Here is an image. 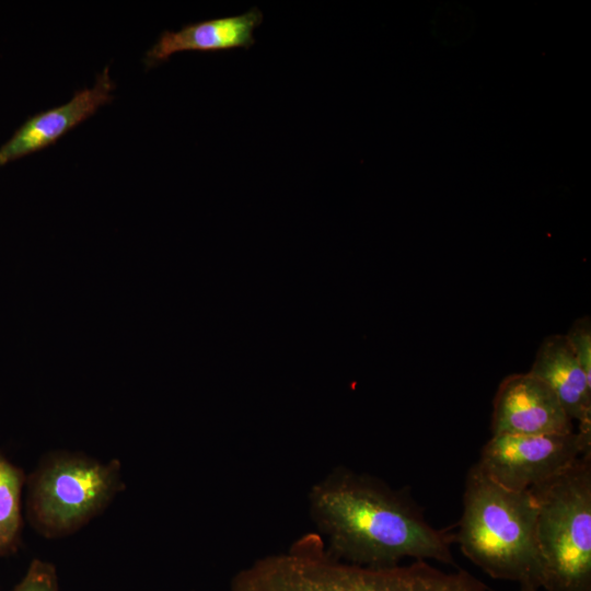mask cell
Segmentation results:
<instances>
[{
	"instance_id": "1",
	"label": "cell",
	"mask_w": 591,
	"mask_h": 591,
	"mask_svg": "<svg viewBox=\"0 0 591 591\" xmlns=\"http://www.w3.org/2000/svg\"><path fill=\"white\" fill-rule=\"evenodd\" d=\"M312 520L335 558L360 566L390 567L404 558L454 566L455 534L430 525L403 491L339 468L309 495Z\"/></svg>"
},
{
	"instance_id": "2",
	"label": "cell",
	"mask_w": 591,
	"mask_h": 591,
	"mask_svg": "<svg viewBox=\"0 0 591 591\" xmlns=\"http://www.w3.org/2000/svg\"><path fill=\"white\" fill-rule=\"evenodd\" d=\"M231 591H491L463 569L440 570L426 560L369 567L332 556L316 535L239 571Z\"/></svg>"
},
{
	"instance_id": "3",
	"label": "cell",
	"mask_w": 591,
	"mask_h": 591,
	"mask_svg": "<svg viewBox=\"0 0 591 591\" xmlns=\"http://www.w3.org/2000/svg\"><path fill=\"white\" fill-rule=\"evenodd\" d=\"M536 515L531 490L507 489L474 464L466 475L455 542L463 555L491 578L540 590Z\"/></svg>"
},
{
	"instance_id": "4",
	"label": "cell",
	"mask_w": 591,
	"mask_h": 591,
	"mask_svg": "<svg viewBox=\"0 0 591 591\" xmlns=\"http://www.w3.org/2000/svg\"><path fill=\"white\" fill-rule=\"evenodd\" d=\"M545 591H591V453L530 489Z\"/></svg>"
},
{
	"instance_id": "5",
	"label": "cell",
	"mask_w": 591,
	"mask_h": 591,
	"mask_svg": "<svg viewBox=\"0 0 591 591\" xmlns=\"http://www.w3.org/2000/svg\"><path fill=\"white\" fill-rule=\"evenodd\" d=\"M25 513L46 538L73 534L103 513L125 490L118 459L100 461L65 450L45 454L26 476Z\"/></svg>"
},
{
	"instance_id": "6",
	"label": "cell",
	"mask_w": 591,
	"mask_h": 591,
	"mask_svg": "<svg viewBox=\"0 0 591 591\" xmlns=\"http://www.w3.org/2000/svg\"><path fill=\"white\" fill-rule=\"evenodd\" d=\"M588 453H591V443L578 432L497 434L483 447L476 464L498 485L523 491L547 482Z\"/></svg>"
},
{
	"instance_id": "7",
	"label": "cell",
	"mask_w": 591,
	"mask_h": 591,
	"mask_svg": "<svg viewBox=\"0 0 591 591\" xmlns=\"http://www.w3.org/2000/svg\"><path fill=\"white\" fill-rule=\"evenodd\" d=\"M572 432L573 421L555 393L537 376L515 373L501 381L494 398L493 436Z\"/></svg>"
},
{
	"instance_id": "8",
	"label": "cell",
	"mask_w": 591,
	"mask_h": 591,
	"mask_svg": "<svg viewBox=\"0 0 591 591\" xmlns=\"http://www.w3.org/2000/svg\"><path fill=\"white\" fill-rule=\"evenodd\" d=\"M115 84L106 67L92 88L78 91L67 103L30 117L0 147V166L49 147L94 115L113 99Z\"/></svg>"
},
{
	"instance_id": "9",
	"label": "cell",
	"mask_w": 591,
	"mask_h": 591,
	"mask_svg": "<svg viewBox=\"0 0 591 591\" xmlns=\"http://www.w3.org/2000/svg\"><path fill=\"white\" fill-rule=\"evenodd\" d=\"M531 374L555 393L578 433L591 442V382L586 378L565 335H551L538 347Z\"/></svg>"
},
{
	"instance_id": "10",
	"label": "cell",
	"mask_w": 591,
	"mask_h": 591,
	"mask_svg": "<svg viewBox=\"0 0 591 591\" xmlns=\"http://www.w3.org/2000/svg\"><path fill=\"white\" fill-rule=\"evenodd\" d=\"M263 13L252 8L246 13L187 24L179 31H164L147 51L144 65L155 67L181 51H222L250 48L255 44L254 30Z\"/></svg>"
},
{
	"instance_id": "11",
	"label": "cell",
	"mask_w": 591,
	"mask_h": 591,
	"mask_svg": "<svg viewBox=\"0 0 591 591\" xmlns=\"http://www.w3.org/2000/svg\"><path fill=\"white\" fill-rule=\"evenodd\" d=\"M26 484L24 471L0 450V557L20 546L23 515L22 494Z\"/></svg>"
},
{
	"instance_id": "12",
	"label": "cell",
	"mask_w": 591,
	"mask_h": 591,
	"mask_svg": "<svg viewBox=\"0 0 591 591\" xmlns=\"http://www.w3.org/2000/svg\"><path fill=\"white\" fill-rule=\"evenodd\" d=\"M11 591H59L56 566L48 560L33 559Z\"/></svg>"
},
{
	"instance_id": "13",
	"label": "cell",
	"mask_w": 591,
	"mask_h": 591,
	"mask_svg": "<svg viewBox=\"0 0 591 591\" xmlns=\"http://www.w3.org/2000/svg\"><path fill=\"white\" fill-rule=\"evenodd\" d=\"M586 378L591 382V322L589 316L576 320L565 335Z\"/></svg>"
},
{
	"instance_id": "14",
	"label": "cell",
	"mask_w": 591,
	"mask_h": 591,
	"mask_svg": "<svg viewBox=\"0 0 591 591\" xmlns=\"http://www.w3.org/2000/svg\"><path fill=\"white\" fill-rule=\"evenodd\" d=\"M518 591H538V590L533 589V588H529V587H519Z\"/></svg>"
}]
</instances>
